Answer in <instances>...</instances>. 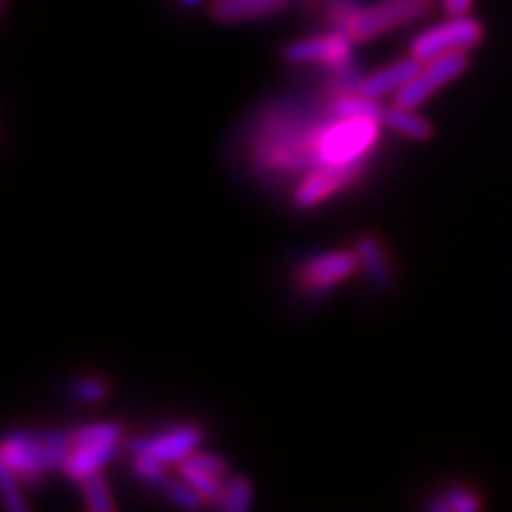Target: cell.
<instances>
[{"label":"cell","mask_w":512,"mask_h":512,"mask_svg":"<svg viewBox=\"0 0 512 512\" xmlns=\"http://www.w3.org/2000/svg\"><path fill=\"white\" fill-rule=\"evenodd\" d=\"M72 448V434L62 432H12L0 448V467L17 479H31L62 467Z\"/></svg>","instance_id":"obj_1"},{"label":"cell","mask_w":512,"mask_h":512,"mask_svg":"<svg viewBox=\"0 0 512 512\" xmlns=\"http://www.w3.org/2000/svg\"><path fill=\"white\" fill-rule=\"evenodd\" d=\"M380 138V119H332L318 140L320 164H363Z\"/></svg>","instance_id":"obj_2"},{"label":"cell","mask_w":512,"mask_h":512,"mask_svg":"<svg viewBox=\"0 0 512 512\" xmlns=\"http://www.w3.org/2000/svg\"><path fill=\"white\" fill-rule=\"evenodd\" d=\"M434 0H380V3L361 8L358 15L344 27L354 41H370V38L387 34L425 17L432 10Z\"/></svg>","instance_id":"obj_3"},{"label":"cell","mask_w":512,"mask_h":512,"mask_svg":"<svg viewBox=\"0 0 512 512\" xmlns=\"http://www.w3.org/2000/svg\"><path fill=\"white\" fill-rule=\"evenodd\" d=\"M482 38L484 29L475 17H451L446 19V22L437 24V27L422 31V34L413 41L411 55L418 57L420 62H430L434 57L456 53V50L467 53V50L477 48L479 43H482Z\"/></svg>","instance_id":"obj_4"},{"label":"cell","mask_w":512,"mask_h":512,"mask_svg":"<svg viewBox=\"0 0 512 512\" xmlns=\"http://www.w3.org/2000/svg\"><path fill=\"white\" fill-rule=\"evenodd\" d=\"M467 64H470V57L463 50H456V53H446L434 57L430 62H422L420 72L413 76L401 91L394 95V105L408 107V110H415V107L422 105L434 91L444 88L446 83L458 79L460 74L465 72Z\"/></svg>","instance_id":"obj_5"},{"label":"cell","mask_w":512,"mask_h":512,"mask_svg":"<svg viewBox=\"0 0 512 512\" xmlns=\"http://www.w3.org/2000/svg\"><path fill=\"white\" fill-rule=\"evenodd\" d=\"M363 164H318L313 166L299 188L294 190V204L299 209H311L335 195L337 190H344L361 174Z\"/></svg>","instance_id":"obj_6"},{"label":"cell","mask_w":512,"mask_h":512,"mask_svg":"<svg viewBox=\"0 0 512 512\" xmlns=\"http://www.w3.org/2000/svg\"><path fill=\"white\" fill-rule=\"evenodd\" d=\"M351 38L344 29L325 36H311L304 41H294L285 48V60L292 64H325L335 69L351 60Z\"/></svg>","instance_id":"obj_7"},{"label":"cell","mask_w":512,"mask_h":512,"mask_svg":"<svg viewBox=\"0 0 512 512\" xmlns=\"http://www.w3.org/2000/svg\"><path fill=\"white\" fill-rule=\"evenodd\" d=\"M200 430L197 427H176V430L162 432L157 437H133L128 441V451L133 456H155L162 463H181L200 444Z\"/></svg>","instance_id":"obj_8"},{"label":"cell","mask_w":512,"mask_h":512,"mask_svg":"<svg viewBox=\"0 0 512 512\" xmlns=\"http://www.w3.org/2000/svg\"><path fill=\"white\" fill-rule=\"evenodd\" d=\"M356 268H358V254H351V252L318 254L299 268L297 283L302 285L304 290L323 292V290H330L332 285L347 280Z\"/></svg>","instance_id":"obj_9"},{"label":"cell","mask_w":512,"mask_h":512,"mask_svg":"<svg viewBox=\"0 0 512 512\" xmlns=\"http://www.w3.org/2000/svg\"><path fill=\"white\" fill-rule=\"evenodd\" d=\"M117 456V441H100V444H72L62 463V472L74 482H83L95 475Z\"/></svg>","instance_id":"obj_10"},{"label":"cell","mask_w":512,"mask_h":512,"mask_svg":"<svg viewBox=\"0 0 512 512\" xmlns=\"http://www.w3.org/2000/svg\"><path fill=\"white\" fill-rule=\"evenodd\" d=\"M420 67H422V62L418 60V57H413V55L403 57V60H399V62L387 64V67L380 69V72H373L370 76H366V79L361 81V86H358V91H361L363 95H368V98L380 100L382 95L401 91V88L420 72Z\"/></svg>","instance_id":"obj_11"},{"label":"cell","mask_w":512,"mask_h":512,"mask_svg":"<svg viewBox=\"0 0 512 512\" xmlns=\"http://www.w3.org/2000/svg\"><path fill=\"white\" fill-rule=\"evenodd\" d=\"M287 0H214L211 15L219 22H249V19L271 17L285 8Z\"/></svg>","instance_id":"obj_12"},{"label":"cell","mask_w":512,"mask_h":512,"mask_svg":"<svg viewBox=\"0 0 512 512\" xmlns=\"http://www.w3.org/2000/svg\"><path fill=\"white\" fill-rule=\"evenodd\" d=\"M382 124L389 126L392 131L399 133L403 138H411V140H430L432 138V126L430 121H425L422 117H418L413 110L408 107H389L382 114Z\"/></svg>","instance_id":"obj_13"},{"label":"cell","mask_w":512,"mask_h":512,"mask_svg":"<svg viewBox=\"0 0 512 512\" xmlns=\"http://www.w3.org/2000/svg\"><path fill=\"white\" fill-rule=\"evenodd\" d=\"M356 254L366 273L377 285H387L392 280V266H389L387 254L375 238H361L356 242Z\"/></svg>","instance_id":"obj_14"},{"label":"cell","mask_w":512,"mask_h":512,"mask_svg":"<svg viewBox=\"0 0 512 512\" xmlns=\"http://www.w3.org/2000/svg\"><path fill=\"white\" fill-rule=\"evenodd\" d=\"M178 470H181V477L185 479V482H188L192 489H195L197 494L204 498V503H207V501H211V503L219 501V496H221V491H223V486H221L223 479H219L216 475H211V472H207V470H202L200 465H195L188 458L178 463Z\"/></svg>","instance_id":"obj_15"},{"label":"cell","mask_w":512,"mask_h":512,"mask_svg":"<svg viewBox=\"0 0 512 512\" xmlns=\"http://www.w3.org/2000/svg\"><path fill=\"white\" fill-rule=\"evenodd\" d=\"M216 505L226 512H245L252 505V484L245 477H233L223 486Z\"/></svg>","instance_id":"obj_16"},{"label":"cell","mask_w":512,"mask_h":512,"mask_svg":"<svg viewBox=\"0 0 512 512\" xmlns=\"http://www.w3.org/2000/svg\"><path fill=\"white\" fill-rule=\"evenodd\" d=\"M81 489H83V498H86V505L93 512L114 510V501L110 496V489H107V482L100 477V472H95V475L83 479Z\"/></svg>","instance_id":"obj_17"},{"label":"cell","mask_w":512,"mask_h":512,"mask_svg":"<svg viewBox=\"0 0 512 512\" xmlns=\"http://www.w3.org/2000/svg\"><path fill=\"white\" fill-rule=\"evenodd\" d=\"M164 465L166 463H162V460L155 456H147V453H143V456H136V460H133V470H136V475L147 484L159 486V489H164V486L171 482L169 475H166Z\"/></svg>","instance_id":"obj_18"},{"label":"cell","mask_w":512,"mask_h":512,"mask_svg":"<svg viewBox=\"0 0 512 512\" xmlns=\"http://www.w3.org/2000/svg\"><path fill=\"white\" fill-rule=\"evenodd\" d=\"M164 491H166V494H169L171 501H174L176 505H181V508L195 510V508H200V505L204 503V498L197 494V491L192 489V486L185 482L183 477H181V482H174V479H171V482L164 486Z\"/></svg>","instance_id":"obj_19"},{"label":"cell","mask_w":512,"mask_h":512,"mask_svg":"<svg viewBox=\"0 0 512 512\" xmlns=\"http://www.w3.org/2000/svg\"><path fill=\"white\" fill-rule=\"evenodd\" d=\"M0 479H3V501H5V505H8V508L15 510V512L27 510V503L22 501V494L17 491L19 479L12 475L10 470H5V467H0Z\"/></svg>","instance_id":"obj_20"},{"label":"cell","mask_w":512,"mask_h":512,"mask_svg":"<svg viewBox=\"0 0 512 512\" xmlns=\"http://www.w3.org/2000/svg\"><path fill=\"white\" fill-rule=\"evenodd\" d=\"M446 503H448V508L456 510V512H475V510L482 508L479 498L472 494V491L460 489V486H458V489L446 491Z\"/></svg>","instance_id":"obj_21"},{"label":"cell","mask_w":512,"mask_h":512,"mask_svg":"<svg viewBox=\"0 0 512 512\" xmlns=\"http://www.w3.org/2000/svg\"><path fill=\"white\" fill-rule=\"evenodd\" d=\"M188 460H192L195 465H200L202 470L211 472V475H216L219 479H226L228 477V465L226 460H221L216 453H190Z\"/></svg>","instance_id":"obj_22"},{"label":"cell","mask_w":512,"mask_h":512,"mask_svg":"<svg viewBox=\"0 0 512 512\" xmlns=\"http://www.w3.org/2000/svg\"><path fill=\"white\" fill-rule=\"evenodd\" d=\"M74 394L79 396L81 401H100V399H105V394H107V387H105V382H100V380H93V377H86V380H81L79 384H76L74 387Z\"/></svg>","instance_id":"obj_23"},{"label":"cell","mask_w":512,"mask_h":512,"mask_svg":"<svg viewBox=\"0 0 512 512\" xmlns=\"http://www.w3.org/2000/svg\"><path fill=\"white\" fill-rule=\"evenodd\" d=\"M472 3H475V0H441V5H444V10L448 12V17L470 15Z\"/></svg>","instance_id":"obj_24"},{"label":"cell","mask_w":512,"mask_h":512,"mask_svg":"<svg viewBox=\"0 0 512 512\" xmlns=\"http://www.w3.org/2000/svg\"><path fill=\"white\" fill-rule=\"evenodd\" d=\"M178 3L185 5V8H195V5H200L202 0H178Z\"/></svg>","instance_id":"obj_25"}]
</instances>
